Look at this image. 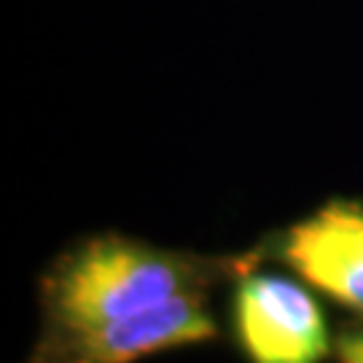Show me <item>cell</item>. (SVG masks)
<instances>
[{"instance_id":"1","label":"cell","mask_w":363,"mask_h":363,"mask_svg":"<svg viewBox=\"0 0 363 363\" xmlns=\"http://www.w3.org/2000/svg\"><path fill=\"white\" fill-rule=\"evenodd\" d=\"M261 259V247L245 256H199L124 234L84 237L40 274L38 339L130 323L186 294H213Z\"/></svg>"},{"instance_id":"5","label":"cell","mask_w":363,"mask_h":363,"mask_svg":"<svg viewBox=\"0 0 363 363\" xmlns=\"http://www.w3.org/2000/svg\"><path fill=\"white\" fill-rule=\"evenodd\" d=\"M334 355L339 363H363V323L347 325L337 337Z\"/></svg>"},{"instance_id":"2","label":"cell","mask_w":363,"mask_h":363,"mask_svg":"<svg viewBox=\"0 0 363 363\" xmlns=\"http://www.w3.org/2000/svg\"><path fill=\"white\" fill-rule=\"evenodd\" d=\"M259 264L232 280L229 323L240 352L247 363H323L337 337L315 291L296 277L261 272Z\"/></svg>"},{"instance_id":"3","label":"cell","mask_w":363,"mask_h":363,"mask_svg":"<svg viewBox=\"0 0 363 363\" xmlns=\"http://www.w3.org/2000/svg\"><path fill=\"white\" fill-rule=\"evenodd\" d=\"M363 323V199H328L261 247Z\"/></svg>"},{"instance_id":"4","label":"cell","mask_w":363,"mask_h":363,"mask_svg":"<svg viewBox=\"0 0 363 363\" xmlns=\"http://www.w3.org/2000/svg\"><path fill=\"white\" fill-rule=\"evenodd\" d=\"M218 337L210 294H186L138 320L62 339H35L25 363H135Z\"/></svg>"}]
</instances>
